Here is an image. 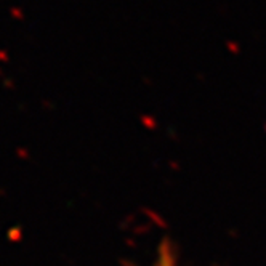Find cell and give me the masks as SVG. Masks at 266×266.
<instances>
[{"label": "cell", "mask_w": 266, "mask_h": 266, "mask_svg": "<svg viewBox=\"0 0 266 266\" xmlns=\"http://www.w3.org/2000/svg\"><path fill=\"white\" fill-rule=\"evenodd\" d=\"M154 266H178L175 250L172 249V245H170L168 241H163L160 244L159 254H158V260H156Z\"/></svg>", "instance_id": "1"}]
</instances>
